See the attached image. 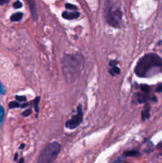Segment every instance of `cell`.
<instances>
[{
	"mask_svg": "<svg viewBox=\"0 0 162 163\" xmlns=\"http://www.w3.org/2000/svg\"><path fill=\"white\" fill-rule=\"evenodd\" d=\"M22 13H20V12H18V13H16L14 14H13V15L10 17V20H11L12 22H18V21H20V20L22 18Z\"/></svg>",
	"mask_w": 162,
	"mask_h": 163,
	"instance_id": "cell-11",
	"label": "cell"
},
{
	"mask_svg": "<svg viewBox=\"0 0 162 163\" xmlns=\"http://www.w3.org/2000/svg\"><path fill=\"white\" fill-rule=\"evenodd\" d=\"M159 148H160V150H161V155H162V145H160V146H159Z\"/></svg>",
	"mask_w": 162,
	"mask_h": 163,
	"instance_id": "cell-24",
	"label": "cell"
},
{
	"mask_svg": "<svg viewBox=\"0 0 162 163\" xmlns=\"http://www.w3.org/2000/svg\"><path fill=\"white\" fill-rule=\"evenodd\" d=\"M162 71V59L156 54H148L143 56L136 65V75L147 77Z\"/></svg>",
	"mask_w": 162,
	"mask_h": 163,
	"instance_id": "cell-1",
	"label": "cell"
},
{
	"mask_svg": "<svg viewBox=\"0 0 162 163\" xmlns=\"http://www.w3.org/2000/svg\"><path fill=\"white\" fill-rule=\"evenodd\" d=\"M39 101H40V97H37L36 99H35L34 101V108L37 112L39 111V109H38V104H39Z\"/></svg>",
	"mask_w": 162,
	"mask_h": 163,
	"instance_id": "cell-16",
	"label": "cell"
},
{
	"mask_svg": "<svg viewBox=\"0 0 162 163\" xmlns=\"http://www.w3.org/2000/svg\"><path fill=\"white\" fill-rule=\"evenodd\" d=\"M84 65L80 54L66 55L62 61V71L68 83H73L80 77Z\"/></svg>",
	"mask_w": 162,
	"mask_h": 163,
	"instance_id": "cell-2",
	"label": "cell"
},
{
	"mask_svg": "<svg viewBox=\"0 0 162 163\" xmlns=\"http://www.w3.org/2000/svg\"><path fill=\"white\" fill-rule=\"evenodd\" d=\"M23 147H25V145H24V144H22V145L21 146V148H23Z\"/></svg>",
	"mask_w": 162,
	"mask_h": 163,
	"instance_id": "cell-25",
	"label": "cell"
},
{
	"mask_svg": "<svg viewBox=\"0 0 162 163\" xmlns=\"http://www.w3.org/2000/svg\"><path fill=\"white\" fill-rule=\"evenodd\" d=\"M149 116H150V114H149V106L146 105L145 109L143 110L142 112H141V117H142L143 120H145V119H149Z\"/></svg>",
	"mask_w": 162,
	"mask_h": 163,
	"instance_id": "cell-9",
	"label": "cell"
},
{
	"mask_svg": "<svg viewBox=\"0 0 162 163\" xmlns=\"http://www.w3.org/2000/svg\"><path fill=\"white\" fill-rule=\"evenodd\" d=\"M109 73H111L112 76L118 75V74L120 73V69H119V68L118 67H117L116 65H114V66H111V69H110Z\"/></svg>",
	"mask_w": 162,
	"mask_h": 163,
	"instance_id": "cell-12",
	"label": "cell"
},
{
	"mask_svg": "<svg viewBox=\"0 0 162 163\" xmlns=\"http://www.w3.org/2000/svg\"><path fill=\"white\" fill-rule=\"evenodd\" d=\"M27 3H28L29 6L30 8L31 14L32 16L34 18V19L37 20L38 19V10H37V6L36 3H35L34 0H26Z\"/></svg>",
	"mask_w": 162,
	"mask_h": 163,
	"instance_id": "cell-6",
	"label": "cell"
},
{
	"mask_svg": "<svg viewBox=\"0 0 162 163\" xmlns=\"http://www.w3.org/2000/svg\"><path fill=\"white\" fill-rule=\"evenodd\" d=\"M32 113V110L31 109H27L24 112L22 113V115L24 116V117H27V116H29V115H30V114Z\"/></svg>",
	"mask_w": 162,
	"mask_h": 163,
	"instance_id": "cell-18",
	"label": "cell"
},
{
	"mask_svg": "<svg viewBox=\"0 0 162 163\" xmlns=\"http://www.w3.org/2000/svg\"><path fill=\"white\" fill-rule=\"evenodd\" d=\"M83 116H84V114H83L82 107L80 105L78 107V108H77V114H76V115H74V116H73L72 119L67 121L66 124H65L67 128L69 129L76 128L80 123H82Z\"/></svg>",
	"mask_w": 162,
	"mask_h": 163,
	"instance_id": "cell-5",
	"label": "cell"
},
{
	"mask_svg": "<svg viewBox=\"0 0 162 163\" xmlns=\"http://www.w3.org/2000/svg\"><path fill=\"white\" fill-rule=\"evenodd\" d=\"M18 163H24V158H21Z\"/></svg>",
	"mask_w": 162,
	"mask_h": 163,
	"instance_id": "cell-22",
	"label": "cell"
},
{
	"mask_svg": "<svg viewBox=\"0 0 162 163\" xmlns=\"http://www.w3.org/2000/svg\"><path fill=\"white\" fill-rule=\"evenodd\" d=\"M65 6H66L67 9H69V10H77V7H76L75 5H73V4L67 3L66 5H65Z\"/></svg>",
	"mask_w": 162,
	"mask_h": 163,
	"instance_id": "cell-15",
	"label": "cell"
},
{
	"mask_svg": "<svg viewBox=\"0 0 162 163\" xmlns=\"http://www.w3.org/2000/svg\"><path fill=\"white\" fill-rule=\"evenodd\" d=\"M18 159V153H16V154H15V157H14V160H15V161H16V160H17Z\"/></svg>",
	"mask_w": 162,
	"mask_h": 163,
	"instance_id": "cell-23",
	"label": "cell"
},
{
	"mask_svg": "<svg viewBox=\"0 0 162 163\" xmlns=\"http://www.w3.org/2000/svg\"><path fill=\"white\" fill-rule=\"evenodd\" d=\"M135 97L137 101L138 102L139 104L144 103V102L147 101V100H149V96H148V94H145V93H143V94L137 93V94H136Z\"/></svg>",
	"mask_w": 162,
	"mask_h": 163,
	"instance_id": "cell-8",
	"label": "cell"
},
{
	"mask_svg": "<svg viewBox=\"0 0 162 163\" xmlns=\"http://www.w3.org/2000/svg\"><path fill=\"white\" fill-rule=\"evenodd\" d=\"M156 91L157 92H162V85H159L157 88H156Z\"/></svg>",
	"mask_w": 162,
	"mask_h": 163,
	"instance_id": "cell-20",
	"label": "cell"
},
{
	"mask_svg": "<svg viewBox=\"0 0 162 163\" xmlns=\"http://www.w3.org/2000/svg\"><path fill=\"white\" fill-rule=\"evenodd\" d=\"M16 100H17L18 101H20V102H25V101H26V96H16Z\"/></svg>",
	"mask_w": 162,
	"mask_h": 163,
	"instance_id": "cell-19",
	"label": "cell"
},
{
	"mask_svg": "<svg viewBox=\"0 0 162 163\" xmlns=\"http://www.w3.org/2000/svg\"><path fill=\"white\" fill-rule=\"evenodd\" d=\"M141 89L144 93H145V94H149V92H150V87L148 86V85H141Z\"/></svg>",
	"mask_w": 162,
	"mask_h": 163,
	"instance_id": "cell-13",
	"label": "cell"
},
{
	"mask_svg": "<svg viewBox=\"0 0 162 163\" xmlns=\"http://www.w3.org/2000/svg\"><path fill=\"white\" fill-rule=\"evenodd\" d=\"M124 156L126 157H137L140 156V153L137 150H127L124 152Z\"/></svg>",
	"mask_w": 162,
	"mask_h": 163,
	"instance_id": "cell-10",
	"label": "cell"
},
{
	"mask_svg": "<svg viewBox=\"0 0 162 163\" xmlns=\"http://www.w3.org/2000/svg\"><path fill=\"white\" fill-rule=\"evenodd\" d=\"M126 163H127V162H126Z\"/></svg>",
	"mask_w": 162,
	"mask_h": 163,
	"instance_id": "cell-26",
	"label": "cell"
},
{
	"mask_svg": "<svg viewBox=\"0 0 162 163\" xmlns=\"http://www.w3.org/2000/svg\"><path fill=\"white\" fill-rule=\"evenodd\" d=\"M105 19L109 25L118 28L122 24V14L120 8L111 2H107L104 8Z\"/></svg>",
	"mask_w": 162,
	"mask_h": 163,
	"instance_id": "cell-3",
	"label": "cell"
},
{
	"mask_svg": "<svg viewBox=\"0 0 162 163\" xmlns=\"http://www.w3.org/2000/svg\"><path fill=\"white\" fill-rule=\"evenodd\" d=\"M61 151V145L57 142H51L41 152L38 163H53Z\"/></svg>",
	"mask_w": 162,
	"mask_h": 163,
	"instance_id": "cell-4",
	"label": "cell"
},
{
	"mask_svg": "<svg viewBox=\"0 0 162 163\" xmlns=\"http://www.w3.org/2000/svg\"><path fill=\"white\" fill-rule=\"evenodd\" d=\"M19 104L18 103V102L16 101H13V102H10L9 104V108H18L19 107Z\"/></svg>",
	"mask_w": 162,
	"mask_h": 163,
	"instance_id": "cell-14",
	"label": "cell"
},
{
	"mask_svg": "<svg viewBox=\"0 0 162 163\" xmlns=\"http://www.w3.org/2000/svg\"><path fill=\"white\" fill-rule=\"evenodd\" d=\"M62 17H63L64 18H65V19H68V20L76 19V18L80 17V13L77 11H75V12L65 11L62 13Z\"/></svg>",
	"mask_w": 162,
	"mask_h": 163,
	"instance_id": "cell-7",
	"label": "cell"
},
{
	"mask_svg": "<svg viewBox=\"0 0 162 163\" xmlns=\"http://www.w3.org/2000/svg\"><path fill=\"white\" fill-rule=\"evenodd\" d=\"M22 6V3L20 1H16L14 3V7L15 8V9H19V8H21Z\"/></svg>",
	"mask_w": 162,
	"mask_h": 163,
	"instance_id": "cell-17",
	"label": "cell"
},
{
	"mask_svg": "<svg viewBox=\"0 0 162 163\" xmlns=\"http://www.w3.org/2000/svg\"><path fill=\"white\" fill-rule=\"evenodd\" d=\"M9 0H0V5H3L5 3H7Z\"/></svg>",
	"mask_w": 162,
	"mask_h": 163,
	"instance_id": "cell-21",
	"label": "cell"
}]
</instances>
